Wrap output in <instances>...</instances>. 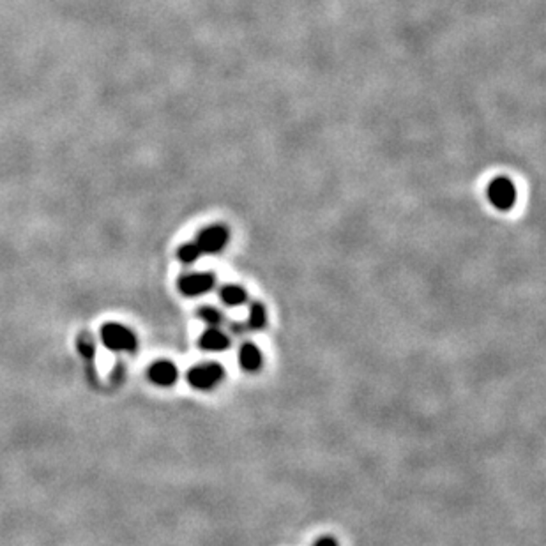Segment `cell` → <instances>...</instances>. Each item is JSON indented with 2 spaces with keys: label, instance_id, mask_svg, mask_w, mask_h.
Returning <instances> with one entry per match:
<instances>
[{
  "label": "cell",
  "instance_id": "1",
  "mask_svg": "<svg viewBox=\"0 0 546 546\" xmlns=\"http://www.w3.org/2000/svg\"><path fill=\"white\" fill-rule=\"evenodd\" d=\"M101 340L104 346L113 352H134L138 346V340L134 332L120 323H106L101 329Z\"/></svg>",
  "mask_w": 546,
  "mask_h": 546
},
{
  "label": "cell",
  "instance_id": "2",
  "mask_svg": "<svg viewBox=\"0 0 546 546\" xmlns=\"http://www.w3.org/2000/svg\"><path fill=\"white\" fill-rule=\"evenodd\" d=\"M188 384L198 391H211L223 382L225 368L218 363H205L188 372Z\"/></svg>",
  "mask_w": 546,
  "mask_h": 546
},
{
  "label": "cell",
  "instance_id": "3",
  "mask_svg": "<svg viewBox=\"0 0 546 546\" xmlns=\"http://www.w3.org/2000/svg\"><path fill=\"white\" fill-rule=\"evenodd\" d=\"M230 239V232L223 225H212V227L204 228L198 234L195 244L198 246L202 255H216V253L223 251Z\"/></svg>",
  "mask_w": 546,
  "mask_h": 546
},
{
  "label": "cell",
  "instance_id": "4",
  "mask_svg": "<svg viewBox=\"0 0 546 546\" xmlns=\"http://www.w3.org/2000/svg\"><path fill=\"white\" fill-rule=\"evenodd\" d=\"M488 200L497 211H509L517 202V190L507 177H497L488 186Z\"/></svg>",
  "mask_w": 546,
  "mask_h": 546
},
{
  "label": "cell",
  "instance_id": "5",
  "mask_svg": "<svg viewBox=\"0 0 546 546\" xmlns=\"http://www.w3.org/2000/svg\"><path fill=\"white\" fill-rule=\"evenodd\" d=\"M216 276L211 272H193V274H184L178 279V290L186 298H198V295L207 294L209 290L214 288Z\"/></svg>",
  "mask_w": 546,
  "mask_h": 546
},
{
  "label": "cell",
  "instance_id": "6",
  "mask_svg": "<svg viewBox=\"0 0 546 546\" xmlns=\"http://www.w3.org/2000/svg\"><path fill=\"white\" fill-rule=\"evenodd\" d=\"M147 377H149L150 382L156 384V386L170 387L177 382L178 372L172 360H156L154 364H150Z\"/></svg>",
  "mask_w": 546,
  "mask_h": 546
},
{
  "label": "cell",
  "instance_id": "7",
  "mask_svg": "<svg viewBox=\"0 0 546 546\" xmlns=\"http://www.w3.org/2000/svg\"><path fill=\"white\" fill-rule=\"evenodd\" d=\"M198 345L205 352H225L230 346V338L227 336V332L221 331L220 327H209L207 331H204V335L200 336Z\"/></svg>",
  "mask_w": 546,
  "mask_h": 546
},
{
  "label": "cell",
  "instance_id": "8",
  "mask_svg": "<svg viewBox=\"0 0 546 546\" xmlns=\"http://www.w3.org/2000/svg\"><path fill=\"white\" fill-rule=\"evenodd\" d=\"M239 364L244 372L255 373L262 368L264 357H262L260 349L255 343H244L239 350Z\"/></svg>",
  "mask_w": 546,
  "mask_h": 546
},
{
  "label": "cell",
  "instance_id": "9",
  "mask_svg": "<svg viewBox=\"0 0 546 546\" xmlns=\"http://www.w3.org/2000/svg\"><path fill=\"white\" fill-rule=\"evenodd\" d=\"M267 326V308L262 302H253L248 313V327L251 331H262Z\"/></svg>",
  "mask_w": 546,
  "mask_h": 546
},
{
  "label": "cell",
  "instance_id": "10",
  "mask_svg": "<svg viewBox=\"0 0 546 546\" xmlns=\"http://www.w3.org/2000/svg\"><path fill=\"white\" fill-rule=\"evenodd\" d=\"M220 299L227 306H241L248 301L246 290L239 285H225L220 290Z\"/></svg>",
  "mask_w": 546,
  "mask_h": 546
},
{
  "label": "cell",
  "instance_id": "11",
  "mask_svg": "<svg viewBox=\"0 0 546 546\" xmlns=\"http://www.w3.org/2000/svg\"><path fill=\"white\" fill-rule=\"evenodd\" d=\"M198 316H200L202 322L207 323L209 327H220L225 322L223 313L220 312L214 306H204V308L198 309Z\"/></svg>",
  "mask_w": 546,
  "mask_h": 546
},
{
  "label": "cell",
  "instance_id": "12",
  "mask_svg": "<svg viewBox=\"0 0 546 546\" xmlns=\"http://www.w3.org/2000/svg\"><path fill=\"white\" fill-rule=\"evenodd\" d=\"M200 257L202 253L195 242H188V244L181 246L177 251V258L182 262V264H193V262H197Z\"/></svg>",
  "mask_w": 546,
  "mask_h": 546
},
{
  "label": "cell",
  "instance_id": "13",
  "mask_svg": "<svg viewBox=\"0 0 546 546\" xmlns=\"http://www.w3.org/2000/svg\"><path fill=\"white\" fill-rule=\"evenodd\" d=\"M76 349H78V352L82 354L85 359H92V357L96 356V342H94V338L89 332H82V335L78 336V340H76Z\"/></svg>",
  "mask_w": 546,
  "mask_h": 546
},
{
  "label": "cell",
  "instance_id": "14",
  "mask_svg": "<svg viewBox=\"0 0 546 546\" xmlns=\"http://www.w3.org/2000/svg\"><path fill=\"white\" fill-rule=\"evenodd\" d=\"M313 546H340V545L335 538H329V536H326V538L316 539V541L313 542Z\"/></svg>",
  "mask_w": 546,
  "mask_h": 546
}]
</instances>
